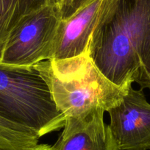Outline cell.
<instances>
[{
  "label": "cell",
  "instance_id": "1",
  "mask_svg": "<svg viewBox=\"0 0 150 150\" xmlns=\"http://www.w3.org/2000/svg\"><path fill=\"white\" fill-rule=\"evenodd\" d=\"M87 51L113 84L150 88V0H103Z\"/></svg>",
  "mask_w": 150,
  "mask_h": 150
},
{
  "label": "cell",
  "instance_id": "2",
  "mask_svg": "<svg viewBox=\"0 0 150 150\" xmlns=\"http://www.w3.org/2000/svg\"><path fill=\"white\" fill-rule=\"evenodd\" d=\"M35 66L65 119L96 108L108 111L121 102L130 87L124 88L111 83L91 60L88 51L71 58L43 60Z\"/></svg>",
  "mask_w": 150,
  "mask_h": 150
},
{
  "label": "cell",
  "instance_id": "3",
  "mask_svg": "<svg viewBox=\"0 0 150 150\" xmlns=\"http://www.w3.org/2000/svg\"><path fill=\"white\" fill-rule=\"evenodd\" d=\"M0 117L28 128L39 138L65 125L64 116L35 65L0 62Z\"/></svg>",
  "mask_w": 150,
  "mask_h": 150
},
{
  "label": "cell",
  "instance_id": "4",
  "mask_svg": "<svg viewBox=\"0 0 150 150\" xmlns=\"http://www.w3.org/2000/svg\"><path fill=\"white\" fill-rule=\"evenodd\" d=\"M60 21L58 4L48 5L26 16L11 32L0 52V62L33 66L50 60Z\"/></svg>",
  "mask_w": 150,
  "mask_h": 150
},
{
  "label": "cell",
  "instance_id": "5",
  "mask_svg": "<svg viewBox=\"0 0 150 150\" xmlns=\"http://www.w3.org/2000/svg\"><path fill=\"white\" fill-rule=\"evenodd\" d=\"M107 112L121 150H150V103L143 88L136 90L131 86L121 102Z\"/></svg>",
  "mask_w": 150,
  "mask_h": 150
},
{
  "label": "cell",
  "instance_id": "6",
  "mask_svg": "<svg viewBox=\"0 0 150 150\" xmlns=\"http://www.w3.org/2000/svg\"><path fill=\"white\" fill-rule=\"evenodd\" d=\"M104 112L96 108L66 118L63 132L52 150H121L109 125L104 122Z\"/></svg>",
  "mask_w": 150,
  "mask_h": 150
},
{
  "label": "cell",
  "instance_id": "7",
  "mask_svg": "<svg viewBox=\"0 0 150 150\" xmlns=\"http://www.w3.org/2000/svg\"><path fill=\"white\" fill-rule=\"evenodd\" d=\"M103 0H93L66 20L56 32L50 60H64L86 52L99 18Z\"/></svg>",
  "mask_w": 150,
  "mask_h": 150
},
{
  "label": "cell",
  "instance_id": "8",
  "mask_svg": "<svg viewBox=\"0 0 150 150\" xmlns=\"http://www.w3.org/2000/svg\"><path fill=\"white\" fill-rule=\"evenodd\" d=\"M57 0H0V52L17 24L24 17Z\"/></svg>",
  "mask_w": 150,
  "mask_h": 150
},
{
  "label": "cell",
  "instance_id": "9",
  "mask_svg": "<svg viewBox=\"0 0 150 150\" xmlns=\"http://www.w3.org/2000/svg\"><path fill=\"white\" fill-rule=\"evenodd\" d=\"M39 138L28 128L0 117V150H30Z\"/></svg>",
  "mask_w": 150,
  "mask_h": 150
},
{
  "label": "cell",
  "instance_id": "10",
  "mask_svg": "<svg viewBox=\"0 0 150 150\" xmlns=\"http://www.w3.org/2000/svg\"><path fill=\"white\" fill-rule=\"evenodd\" d=\"M92 1L93 0H61L58 3L61 20L68 19Z\"/></svg>",
  "mask_w": 150,
  "mask_h": 150
},
{
  "label": "cell",
  "instance_id": "11",
  "mask_svg": "<svg viewBox=\"0 0 150 150\" xmlns=\"http://www.w3.org/2000/svg\"><path fill=\"white\" fill-rule=\"evenodd\" d=\"M30 150H52V146L47 145V144H38L34 148Z\"/></svg>",
  "mask_w": 150,
  "mask_h": 150
},
{
  "label": "cell",
  "instance_id": "12",
  "mask_svg": "<svg viewBox=\"0 0 150 150\" xmlns=\"http://www.w3.org/2000/svg\"><path fill=\"white\" fill-rule=\"evenodd\" d=\"M60 1H61V0H57V2H58V3H59V2H60Z\"/></svg>",
  "mask_w": 150,
  "mask_h": 150
}]
</instances>
